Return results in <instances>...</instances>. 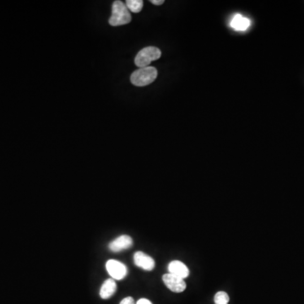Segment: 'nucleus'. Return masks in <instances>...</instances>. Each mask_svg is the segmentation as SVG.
Wrapping results in <instances>:
<instances>
[{"label": "nucleus", "instance_id": "1", "mask_svg": "<svg viewBox=\"0 0 304 304\" xmlns=\"http://www.w3.org/2000/svg\"><path fill=\"white\" fill-rule=\"evenodd\" d=\"M131 21L129 10L122 1H115L112 7V15L109 19V24L113 27H119L128 24Z\"/></svg>", "mask_w": 304, "mask_h": 304}, {"label": "nucleus", "instance_id": "2", "mask_svg": "<svg viewBox=\"0 0 304 304\" xmlns=\"http://www.w3.org/2000/svg\"><path fill=\"white\" fill-rule=\"evenodd\" d=\"M157 77V70L155 67L140 68L131 75L132 84L136 86H145L154 82Z\"/></svg>", "mask_w": 304, "mask_h": 304}, {"label": "nucleus", "instance_id": "3", "mask_svg": "<svg viewBox=\"0 0 304 304\" xmlns=\"http://www.w3.org/2000/svg\"><path fill=\"white\" fill-rule=\"evenodd\" d=\"M162 52L157 47H146L137 53L135 58V63L138 67H149L150 63L161 58Z\"/></svg>", "mask_w": 304, "mask_h": 304}, {"label": "nucleus", "instance_id": "4", "mask_svg": "<svg viewBox=\"0 0 304 304\" xmlns=\"http://www.w3.org/2000/svg\"><path fill=\"white\" fill-rule=\"evenodd\" d=\"M106 269L114 280H123L128 274L127 267L123 263L114 259H110L106 262Z\"/></svg>", "mask_w": 304, "mask_h": 304}, {"label": "nucleus", "instance_id": "5", "mask_svg": "<svg viewBox=\"0 0 304 304\" xmlns=\"http://www.w3.org/2000/svg\"><path fill=\"white\" fill-rule=\"evenodd\" d=\"M162 280H163L165 285L167 286V288L171 290V292L179 293V292H184L186 289V283L184 279L175 276L169 273L163 275Z\"/></svg>", "mask_w": 304, "mask_h": 304}, {"label": "nucleus", "instance_id": "6", "mask_svg": "<svg viewBox=\"0 0 304 304\" xmlns=\"http://www.w3.org/2000/svg\"><path fill=\"white\" fill-rule=\"evenodd\" d=\"M133 245V240L128 235H121L109 244V249L114 253L131 249Z\"/></svg>", "mask_w": 304, "mask_h": 304}, {"label": "nucleus", "instance_id": "7", "mask_svg": "<svg viewBox=\"0 0 304 304\" xmlns=\"http://www.w3.org/2000/svg\"><path fill=\"white\" fill-rule=\"evenodd\" d=\"M134 262H135V266H138L139 268L148 270V271L153 270L156 266L154 259L150 256L140 251L136 252L135 253Z\"/></svg>", "mask_w": 304, "mask_h": 304}, {"label": "nucleus", "instance_id": "8", "mask_svg": "<svg viewBox=\"0 0 304 304\" xmlns=\"http://www.w3.org/2000/svg\"><path fill=\"white\" fill-rule=\"evenodd\" d=\"M169 274L178 276V277L185 279L189 275V270L185 264L181 261L173 260L168 265Z\"/></svg>", "mask_w": 304, "mask_h": 304}, {"label": "nucleus", "instance_id": "9", "mask_svg": "<svg viewBox=\"0 0 304 304\" xmlns=\"http://www.w3.org/2000/svg\"><path fill=\"white\" fill-rule=\"evenodd\" d=\"M250 26H251L250 19L239 14H236L232 17V19L230 21V27L237 32H245L249 29Z\"/></svg>", "mask_w": 304, "mask_h": 304}, {"label": "nucleus", "instance_id": "10", "mask_svg": "<svg viewBox=\"0 0 304 304\" xmlns=\"http://www.w3.org/2000/svg\"><path fill=\"white\" fill-rule=\"evenodd\" d=\"M117 285L113 278L105 280L100 289V296L102 299H107L116 292Z\"/></svg>", "mask_w": 304, "mask_h": 304}, {"label": "nucleus", "instance_id": "11", "mask_svg": "<svg viewBox=\"0 0 304 304\" xmlns=\"http://www.w3.org/2000/svg\"><path fill=\"white\" fill-rule=\"evenodd\" d=\"M143 4L142 0H127L125 5L131 12L139 13L142 10Z\"/></svg>", "mask_w": 304, "mask_h": 304}, {"label": "nucleus", "instance_id": "12", "mask_svg": "<svg viewBox=\"0 0 304 304\" xmlns=\"http://www.w3.org/2000/svg\"><path fill=\"white\" fill-rule=\"evenodd\" d=\"M229 300V296L225 292H218L214 297L215 304H228Z\"/></svg>", "mask_w": 304, "mask_h": 304}, {"label": "nucleus", "instance_id": "13", "mask_svg": "<svg viewBox=\"0 0 304 304\" xmlns=\"http://www.w3.org/2000/svg\"><path fill=\"white\" fill-rule=\"evenodd\" d=\"M120 304H136V302H135L133 297H128L123 298V299L121 301Z\"/></svg>", "mask_w": 304, "mask_h": 304}, {"label": "nucleus", "instance_id": "14", "mask_svg": "<svg viewBox=\"0 0 304 304\" xmlns=\"http://www.w3.org/2000/svg\"><path fill=\"white\" fill-rule=\"evenodd\" d=\"M136 304H152L150 301H149L148 299H145V298H141V299L139 300Z\"/></svg>", "mask_w": 304, "mask_h": 304}, {"label": "nucleus", "instance_id": "15", "mask_svg": "<svg viewBox=\"0 0 304 304\" xmlns=\"http://www.w3.org/2000/svg\"><path fill=\"white\" fill-rule=\"evenodd\" d=\"M150 3L153 4V5H161L164 3V0H151Z\"/></svg>", "mask_w": 304, "mask_h": 304}]
</instances>
